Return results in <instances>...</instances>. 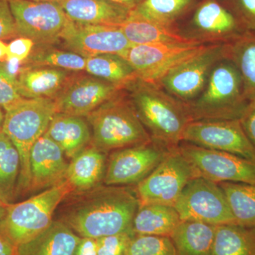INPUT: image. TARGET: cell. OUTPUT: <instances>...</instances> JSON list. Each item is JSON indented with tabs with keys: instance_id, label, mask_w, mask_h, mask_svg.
I'll list each match as a JSON object with an SVG mask.
<instances>
[{
	"instance_id": "cell-35",
	"label": "cell",
	"mask_w": 255,
	"mask_h": 255,
	"mask_svg": "<svg viewBox=\"0 0 255 255\" xmlns=\"http://www.w3.org/2000/svg\"><path fill=\"white\" fill-rule=\"evenodd\" d=\"M23 99L18 91L16 77L0 66V108L6 110Z\"/></svg>"
},
{
	"instance_id": "cell-5",
	"label": "cell",
	"mask_w": 255,
	"mask_h": 255,
	"mask_svg": "<svg viewBox=\"0 0 255 255\" xmlns=\"http://www.w3.org/2000/svg\"><path fill=\"white\" fill-rule=\"evenodd\" d=\"M249 103L239 72L224 58L215 65L200 95L186 106L191 122L233 120L241 118Z\"/></svg>"
},
{
	"instance_id": "cell-46",
	"label": "cell",
	"mask_w": 255,
	"mask_h": 255,
	"mask_svg": "<svg viewBox=\"0 0 255 255\" xmlns=\"http://www.w3.org/2000/svg\"><path fill=\"white\" fill-rule=\"evenodd\" d=\"M4 114L3 113V111L0 108V131L2 128L3 122H4Z\"/></svg>"
},
{
	"instance_id": "cell-41",
	"label": "cell",
	"mask_w": 255,
	"mask_h": 255,
	"mask_svg": "<svg viewBox=\"0 0 255 255\" xmlns=\"http://www.w3.org/2000/svg\"><path fill=\"white\" fill-rule=\"evenodd\" d=\"M73 255H97V239L80 238Z\"/></svg>"
},
{
	"instance_id": "cell-17",
	"label": "cell",
	"mask_w": 255,
	"mask_h": 255,
	"mask_svg": "<svg viewBox=\"0 0 255 255\" xmlns=\"http://www.w3.org/2000/svg\"><path fill=\"white\" fill-rule=\"evenodd\" d=\"M122 90V87L92 75L73 76L54 99L57 113L87 117Z\"/></svg>"
},
{
	"instance_id": "cell-43",
	"label": "cell",
	"mask_w": 255,
	"mask_h": 255,
	"mask_svg": "<svg viewBox=\"0 0 255 255\" xmlns=\"http://www.w3.org/2000/svg\"><path fill=\"white\" fill-rule=\"evenodd\" d=\"M109 1L122 5V6L128 8V9L133 10L140 4L142 0H109Z\"/></svg>"
},
{
	"instance_id": "cell-38",
	"label": "cell",
	"mask_w": 255,
	"mask_h": 255,
	"mask_svg": "<svg viewBox=\"0 0 255 255\" xmlns=\"http://www.w3.org/2000/svg\"><path fill=\"white\" fill-rule=\"evenodd\" d=\"M34 45L30 38L17 37L8 44L6 61L15 65L23 63L31 55Z\"/></svg>"
},
{
	"instance_id": "cell-11",
	"label": "cell",
	"mask_w": 255,
	"mask_h": 255,
	"mask_svg": "<svg viewBox=\"0 0 255 255\" xmlns=\"http://www.w3.org/2000/svg\"><path fill=\"white\" fill-rule=\"evenodd\" d=\"M178 149L194 169L196 177L215 183L255 184V163L241 156L180 142Z\"/></svg>"
},
{
	"instance_id": "cell-2",
	"label": "cell",
	"mask_w": 255,
	"mask_h": 255,
	"mask_svg": "<svg viewBox=\"0 0 255 255\" xmlns=\"http://www.w3.org/2000/svg\"><path fill=\"white\" fill-rule=\"evenodd\" d=\"M124 90L152 140L169 148L182 142L184 130L191 122L185 103L155 82L138 78Z\"/></svg>"
},
{
	"instance_id": "cell-29",
	"label": "cell",
	"mask_w": 255,
	"mask_h": 255,
	"mask_svg": "<svg viewBox=\"0 0 255 255\" xmlns=\"http://www.w3.org/2000/svg\"><path fill=\"white\" fill-rule=\"evenodd\" d=\"M85 70L92 76L125 88L137 79L135 70L121 55L105 53L86 58Z\"/></svg>"
},
{
	"instance_id": "cell-9",
	"label": "cell",
	"mask_w": 255,
	"mask_h": 255,
	"mask_svg": "<svg viewBox=\"0 0 255 255\" xmlns=\"http://www.w3.org/2000/svg\"><path fill=\"white\" fill-rule=\"evenodd\" d=\"M18 37H26L35 44L55 43L72 21L58 3L30 0H9Z\"/></svg>"
},
{
	"instance_id": "cell-26",
	"label": "cell",
	"mask_w": 255,
	"mask_h": 255,
	"mask_svg": "<svg viewBox=\"0 0 255 255\" xmlns=\"http://www.w3.org/2000/svg\"><path fill=\"white\" fill-rule=\"evenodd\" d=\"M226 58L241 75L247 100H255V31L243 32L226 43Z\"/></svg>"
},
{
	"instance_id": "cell-47",
	"label": "cell",
	"mask_w": 255,
	"mask_h": 255,
	"mask_svg": "<svg viewBox=\"0 0 255 255\" xmlns=\"http://www.w3.org/2000/svg\"><path fill=\"white\" fill-rule=\"evenodd\" d=\"M30 1H41V2L59 3L60 1H63V0H30Z\"/></svg>"
},
{
	"instance_id": "cell-18",
	"label": "cell",
	"mask_w": 255,
	"mask_h": 255,
	"mask_svg": "<svg viewBox=\"0 0 255 255\" xmlns=\"http://www.w3.org/2000/svg\"><path fill=\"white\" fill-rule=\"evenodd\" d=\"M68 167L63 151L45 133L30 152L29 191L48 189L63 182Z\"/></svg>"
},
{
	"instance_id": "cell-15",
	"label": "cell",
	"mask_w": 255,
	"mask_h": 255,
	"mask_svg": "<svg viewBox=\"0 0 255 255\" xmlns=\"http://www.w3.org/2000/svg\"><path fill=\"white\" fill-rule=\"evenodd\" d=\"M246 31L226 4L203 0L196 6L184 36L201 44H222Z\"/></svg>"
},
{
	"instance_id": "cell-42",
	"label": "cell",
	"mask_w": 255,
	"mask_h": 255,
	"mask_svg": "<svg viewBox=\"0 0 255 255\" xmlns=\"http://www.w3.org/2000/svg\"><path fill=\"white\" fill-rule=\"evenodd\" d=\"M16 247L0 233V255H16Z\"/></svg>"
},
{
	"instance_id": "cell-20",
	"label": "cell",
	"mask_w": 255,
	"mask_h": 255,
	"mask_svg": "<svg viewBox=\"0 0 255 255\" xmlns=\"http://www.w3.org/2000/svg\"><path fill=\"white\" fill-rule=\"evenodd\" d=\"M58 4L72 21L80 24L118 26L132 11L109 0H63Z\"/></svg>"
},
{
	"instance_id": "cell-44",
	"label": "cell",
	"mask_w": 255,
	"mask_h": 255,
	"mask_svg": "<svg viewBox=\"0 0 255 255\" xmlns=\"http://www.w3.org/2000/svg\"><path fill=\"white\" fill-rule=\"evenodd\" d=\"M7 44L0 40V61L6 60V54H7Z\"/></svg>"
},
{
	"instance_id": "cell-22",
	"label": "cell",
	"mask_w": 255,
	"mask_h": 255,
	"mask_svg": "<svg viewBox=\"0 0 255 255\" xmlns=\"http://www.w3.org/2000/svg\"><path fill=\"white\" fill-rule=\"evenodd\" d=\"M80 236L61 221H53L36 238L16 247V255H73Z\"/></svg>"
},
{
	"instance_id": "cell-34",
	"label": "cell",
	"mask_w": 255,
	"mask_h": 255,
	"mask_svg": "<svg viewBox=\"0 0 255 255\" xmlns=\"http://www.w3.org/2000/svg\"><path fill=\"white\" fill-rule=\"evenodd\" d=\"M125 255H176V251L169 237L135 235Z\"/></svg>"
},
{
	"instance_id": "cell-31",
	"label": "cell",
	"mask_w": 255,
	"mask_h": 255,
	"mask_svg": "<svg viewBox=\"0 0 255 255\" xmlns=\"http://www.w3.org/2000/svg\"><path fill=\"white\" fill-rule=\"evenodd\" d=\"M223 189L236 224L255 228V184L222 182Z\"/></svg>"
},
{
	"instance_id": "cell-10",
	"label": "cell",
	"mask_w": 255,
	"mask_h": 255,
	"mask_svg": "<svg viewBox=\"0 0 255 255\" xmlns=\"http://www.w3.org/2000/svg\"><path fill=\"white\" fill-rule=\"evenodd\" d=\"M224 58L226 43L207 45L199 54L177 65L155 83L177 100L189 103L200 95L215 65Z\"/></svg>"
},
{
	"instance_id": "cell-12",
	"label": "cell",
	"mask_w": 255,
	"mask_h": 255,
	"mask_svg": "<svg viewBox=\"0 0 255 255\" xmlns=\"http://www.w3.org/2000/svg\"><path fill=\"white\" fill-rule=\"evenodd\" d=\"M206 46L207 44L201 43L133 45L120 55L131 65L137 78L156 82L177 65L199 54Z\"/></svg>"
},
{
	"instance_id": "cell-19",
	"label": "cell",
	"mask_w": 255,
	"mask_h": 255,
	"mask_svg": "<svg viewBox=\"0 0 255 255\" xmlns=\"http://www.w3.org/2000/svg\"><path fill=\"white\" fill-rule=\"evenodd\" d=\"M72 71L48 67H23L18 70V91L25 99H54L73 78Z\"/></svg>"
},
{
	"instance_id": "cell-4",
	"label": "cell",
	"mask_w": 255,
	"mask_h": 255,
	"mask_svg": "<svg viewBox=\"0 0 255 255\" xmlns=\"http://www.w3.org/2000/svg\"><path fill=\"white\" fill-rule=\"evenodd\" d=\"M92 146L107 153L152 140L125 90L87 116Z\"/></svg>"
},
{
	"instance_id": "cell-32",
	"label": "cell",
	"mask_w": 255,
	"mask_h": 255,
	"mask_svg": "<svg viewBox=\"0 0 255 255\" xmlns=\"http://www.w3.org/2000/svg\"><path fill=\"white\" fill-rule=\"evenodd\" d=\"M196 0H142L132 10L146 19L165 26L173 23L196 4Z\"/></svg>"
},
{
	"instance_id": "cell-37",
	"label": "cell",
	"mask_w": 255,
	"mask_h": 255,
	"mask_svg": "<svg viewBox=\"0 0 255 255\" xmlns=\"http://www.w3.org/2000/svg\"><path fill=\"white\" fill-rule=\"evenodd\" d=\"M246 31H255V0H225Z\"/></svg>"
},
{
	"instance_id": "cell-39",
	"label": "cell",
	"mask_w": 255,
	"mask_h": 255,
	"mask_svg": "<svg viewBox=\"0 0 255 255\" xmlns=\"http://www.w3.org/2000/svg\"><path fill=\"white\" fill-rule=\"evenodd\" d=\"M18 37L9 0H0V40Z\"/></svg>"
},
{
	"instance_id": "cell-24",
	"label": "cell",
	"mask_w": 255,
	"mask_h": 255,
	"mask_svg": "<svg viewBox=\"0 0 255 255\" xmlns=\"http://www.w3.org/2000/svg\"><path fill=\"white\" fill-rule=\"evenodd\" d=\"M118 26L132 46L156 43H200L184 36L174 26L153 22L132 11L127 19Z\"/></svg>"
},
{
	"instance_id": "cell-7",
	"label": "cell",
	"mask_w": 255,
	"mask_h": 255,
	"mask_svg": "<svg viewBox=\"0 0 255 255\" xmlns=\"http://www.w3.org/2000/svg\"><path fill=\"white\" fill-rule=\"evenodd\" d=\"M196 174L178 146L171 149L163 160L137 184L135 194L139 206L149 204L174 206L186 186Z\"/></svg>"
},
{
	"instance_id": "cell-21",
	"label": "cell",
	"mask_w": 255,
	"mask_h": 255,
	"mask_svg": "<svg viewBox=\"0 0 255 255\" xmlns=\"http://www.w3.org/2000/svg\"><path fill=\"white\" fill-rule=\"evenodd\" d=\"M106 167V152L94 146L85 147L68 164L65 181L73 192H86L104 181Z\"/></svg>"
},
{
	"instance_id": "cell-40",
	"label": "cell",
	"mask_w": 255,
	"mask_h": 255,
	"mask_svg": "<svg viewBox=\"0 0 255 255\" xmlns=\"http://www.w3.org/2000/svg\"><path fill=\"white\" fill-rule=\"evenodd\" d=\"M240 121L247 137L255 150V100L248 104Z\"/></svg>"
},
{
	"instance_id": "cell-33",
	"label": "cell",
	"mask_w": 255,
	"mask_h": 255,
	"mask_svg": "<svg viewBox=\"0 0 255 255\" xmlns=\"http://www.w3.org/2000/svg\"><path fill=\"white\" fill-rule=\"evenodd\" d=\"M23 64V67H48L79 72L85 70L86 58L71 51L41 48L32 50Z\"/></svg>"
},
{
	"instance_id": "cell-25",
	"label": "cell",
	"mask_w": 255,
	"mask_h": 255,
	"mask_svg": "<svg viewBox=\"0 0 255 255\" xmlns=\"http://www.w3.org/2000/svg\"><path fill=\"white\" fill-rule=\"evenodd\" d=\"M181 222L174 206L145 204L139 206L132 221V231L135 235L170 238Z\"/></svg>"
},
{
	"instance_id": "cell-23",
	"label": "cell",
	"mask_w": 255,
	"mask_h": 255,
	"mask_svg": "<svg viewBox=\"0 0 255 255\" xmlns=\"http://www.w3.org/2000/svg\"><path fill=\"white\" fill-rule=\"evenodd\" d=\"M46 134L63 151L65 157L73 159L91 141L90 128L82 117L56 113Z\"/></svg>"
},
{
	"instance_id": "cell-8",
	"label": "cell",
	"mask_w": 255,
	"mask_h": 255,
	"mask_svg": "<svg viewBox=\"0 0 255 255\" xmlns=\"http://www.w3.org/2000/svg\"><path fill=\"white\" fill-rule=\"evenodd\" d=\"M182 221L221 226L236 224L226 195L217 183L201 177L189 182L174 204Z\"/></svg>"
},
{
	"instance_id": "cell-45",
	"label": "cell",
	"mask_w": 255,
	"mask_h": 255,
	"mask_svg": "<svg viewBox=\"0 0 255 255\" xmlns=\"http://www.w3.org/2000/svg\"><path fill=\"white\" fill-rule=\"evenodd\" d=\"M9 204H6L1 199H0V220L2 219L3 216L6 212V208Z\"/></svg>"
},
{
	"instance_id": "cell-14",
	"label": "cell",
	"mask_w": 255,
	"mask_h": 255,
	"mask_svg": "<svg viewBox=\"0 0 255 255\" xmlns=\"http://www.w3.org/2000/svg\"><path fill=\"white\" fill-rule=\"evenodd\" d=\"M182 142L229 152L255 163V150L240 119L191 122L183 133Z\"/></svg>"
},
{
	"instance_id": "cell-28",
	"label": "cell",
	"mask_w": 255,
	"mask_h": 255,
	"mask_svg": "<svg viewBox=\"0 0 255 255\" xmlns=\"http://www.w3.org/2000/svg\"><path fill=\"white\" fill-rule=\"evenodd\" d=\"M212 255H255V228L238 224L216 226Z\"/></svg>"
},
{
	"instance_id": "cell-1",
	"label": "cell",
	"mask_w": 255,
	"mask_h": 255,
	"mask_svg": "<svg viewBox=\"0 0 255 255\" xmlns=\"http://www.w3.org/2000/svg\"><path fill=\"white\" fill-rule=\"evenodd\" d=\"M85 193L72 203L61 221L80 237L98 239L132 231L139 208L135 191L106 185Z\"/></svg>"
},
{
	"instance_id": "cell-36",
	"label": "cell",
	"mask_w": 255,
	"mask_h": 255,
	"mask_svg": "<svg viewBox=\"0 0 255 255\" xmlns=\"http://www.w3.org/2000/svg\"><path fill=\"white\" fill-rule=\"evenodd\" d=\"M135 236L132 231L97 239V255H125L128 246Z\"/></svg>"
},
{
	"instance_id": "cell-13",
	"label": "cell",
	"mask_w": 255,
	"mask_h": 255,
	"mask_svg": "<svg viewBox=\"0 0 255 255\" xmlns=\"http://www.w3.org/2000/svg\"><path fill=\"white\" fill-rule=\"evenodd\" d=\"M171 149L152 140L114 150L107 161L104 182L108 186L137 185L157 167Z\"/></svg>"
},
{
	"instance_id": "cell-16",
	"label": "cell",
	"mask_w": 255,
	"mask_h": 255,
	"mask_svg": "<svg viewBox=\"0 0 255 255\" xmlns=\"http://www.w3.org/2000/svg\"><path fill=\"white\" fill-rule=\"evenodd\" d=\"M60 39L65 48L87 58L105 53L122 55L132 46L117 26L80 24L72 21Z\"/></svg>"
},
{
	"instance_id": "cell-6",
	"label": "cell",
	"mask_w": 255,
	"mask_h": 255,
	"mask_svg": "<svg viewBox=\"0 0 255 255\" xmlns=\"http://www.w3.org/2000/svg\"><path fill=\"white\" fill-rule=\"evenodd\" d=\"M72 193L65 180L26 200L9 204L0 220V233L15 247L31 241L49 227L57 207Z\"/></svg>"
},
{
	"instance_id": "cell-30",
	"label": "cell",
	"mask_w": 255,
	"mask_h": 255,
	"mask_svg": "<svg viewBox=\"0 0 255 255\" xmlns=\"http://www.w3.org/2000/svg\"><path fill=\"white\" fill-rule=\"evenodd\" d=\"M20 174V157L9 137L0 131V199L12 204L16 194Z\"/></svg>"
},
{
	"instance_id": "cell-3",
	"label": "cell",
	"mask_w": 255,
	"mask_h": 255,
	"mask_svg": "<svg viewBox=\"0 0 255 255\" xmlns=\"http://www.w3.org/2000/svg\"><path fill=\"white\" fill-rule=\"evenodd\" d=\"M1 131L9 137L20 157L17 194L29 191L30 152L35 142L46 133L57 113L53 99H23L4 110Z\"/></svg>"
},
{
	"instance_id": "cell-27",
	"label": "cell",
	"mask_w": 255,
	"mask_h": 255,
	"mask_svg": "<svg viewBox=\"0 0 255 255\" xmlns=\"http://www.w3.org/2000/svg\"><path fill=\"white\" fill-rule=\"evenodd\" d=\"M216 230L207 223L182 221L170 236L176 255H212Z\"/></svg>"
}]
</instances>
